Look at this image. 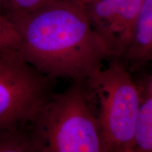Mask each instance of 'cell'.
Returning <instances> with one entry per match:
<instances>
[{
	"mask_svg": "<svg viewBox=\"0 0 152 152\" xmlns=\"http://www.w3.org/2000/svg\"><path fill=\"white\" fill-rule=\"evenodd\" d=\"M55 80L38 71L18 50L0 52V130L28 125L54 92Z\"/></svg>",
	"mask_w": 152,
	"mask_h": 152,
	"instance_id": "4",
	"label": "cell"
},
{
	"mask_svg": "<svg viewBox=\"0 0 152 152\" xmlns=\"http://www.w3.org/2000/svg\"><path fill=\"white\" fill-rule=\"evenodd\" d=\"M0 152H41L26 125L0 130Z\"/></svg>",
	"mask_w": 152,
	"mask_h": 152,
	"instance_id": "8",
	"label": "cell"
},
{
	"mask_svg": "<svg viewBox=\"0 0 152 152\" xmlns=\"http://www.w3.org/2000/svg\"><path fill=\"white\" fill-rule=\"evenodd\" d=\"M20 39L14 25L0 12V52L19 50Z\"/></svg>",
	"mask_w": 152,
	"mask_h": 152,
	"instance_id": "10",
	"label": "cell"
},
{
	"mask_svg": "<svg viewBox=\"0 0 152 152\" xmlns=\"http://www.w3.org/2000/svg\"><path fill=\"white\" fill-rule=\"evenodd\" d=\"M121 60L131 73L152 59V0H144L130 45Z\"/></svg>",
	"mask_w": 152,
	"mask_h": 152,
	"instance_id": "6",
	"label": "cell"
},
{
	"mask_svg": "<svg viewBox=\"0 0 152 152\" xmlns=\"http://www.w3.org/2000/svg\"><path fill=\"white\" fill-rule=\"evenodd\" d=\"M61 0H4L1 13L9 19L23 16Z\"/></svg>",
	"mask_w": 152,
	"mask_h": 152,
	"instance_id": "9",
	"label": "cell"
},
{
	"mask_svg": "<svg viewBox=\"0 0 152 152\" xmlns=\"http://www.w3.org/2000/svg\"><path fill=\"white\" fill-rule=\"evenodd\" d=\"M144 0H95L83 6L93 30L111 57L122 58Z\"/></svg>",
	"mask_w": 152,
	"mask_h": 152,
	"instance_id": "5",
	"label": "cell"
},
{
	"mask_svg": "<svg viewBox=\"0 0 152 152\" xmlns=\"http://www.w3.org/2000/svg\"><path fill=\"white\" fill-rule=\"evenodd\" d=\"M136 81L140 91V103L131 152H152V77L145 75Z\"/></svg>",
	"mask_w": 152,
	"mask_h": 152,
	"instance_id": "7",
	"label": "cell"
},
{
	"mask_svg": "<svg viewBox=\"0 0 152 152\" xmlns=\"http://www.w3.org/2000/svg\"><path fill=\"white\" fill-rule=\"evenodd\" d=\"M3 4H4V0H0V12H1V11H2Z\"/></svg>",
	"mask_w": 152,
	"mask_h": 152,
	"instance_id": "12",
	"label": "cell"
},
{
	"mask_svg": "<svg viewBox=\"0 0 152 152\" xmlns=\"http://www.w3.org/2000/svg\"><path fill=\"white\" fill-rule=\"evenodd\" d=\"M9 20L20 37L22 56L52 78L87 80L111 58L76 0L55 1Z\"/></svg>",
	"mask_w": 152,
	"mask_h": 152,
	"instance_id": "1",
	"label": "cell"
},
{
	"mask_svg": "<svg viewBox=\"0 0 152 152\" xmlns=\"http://www.w3.org/2000/svg\"><path fill=\"white\" fill-rule=\"evenodd\" d=\"M76 1H77L80 4H81L83 6H85V5H87L88 4H90L91 2H92V1H95V0H76Z\"/></svg>",
	"mask_w": 152,
	"mask_h": 152,
	"instance_id": "11",
	"label": "cell"
},
{
	"mask_svg": "<svg viewBox=\"0 0 152 152\" xmlns=\"http://www.w3.org/2000/svg\"><path fill=\"white\" fill-rule=\"evenodd\" d=\"M87 80L94 101L96 116L105 152H131L134 124L140 103V91L124 62L111 57Z\"/></svg>",
	"mask_w": 152,
	"mask_h": 152,
	"instance_id": "3",
	"label": "cell"
},
{
	"mask_svg": "<svg viewBox=\"0 0 152 152\" xmlns=\"http://www.w3.org/2000/svg\"><path fill=\"white\" fill-rule=\"evenodd\" d=\"M87 80L53 92L26 125L41 152H105Z\"/></svg>",
	"mask_w": 152,
	"mask_h": 152,
	"instance_id": "2",
	"label": "cell"
}]
</instances>
